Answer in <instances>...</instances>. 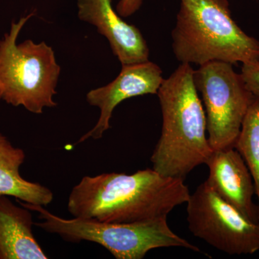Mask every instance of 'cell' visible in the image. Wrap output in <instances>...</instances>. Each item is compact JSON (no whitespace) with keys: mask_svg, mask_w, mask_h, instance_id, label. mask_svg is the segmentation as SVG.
Returning <instances> with one entry per match:
<instances>
[{"mask_svg":"<svg viewBox=\"0 0 259 259\" xmlns=\"http://www.w3.org/2000/svg\"><path fill=\"white\" fill-rule=\"evenodd\" d=\"M25 160L23 150L15 147L6 136L0 134V194L12 196L25 203L47 207L54 199V194L45 186L22 177L20 168Z\"/></svg>","mask_w":259,"mask_h":259,"instance_id":"12","label":"cell"},{"mask_svg":"<svg viewBox=\"0 0 259 259\" xmlns=\"http://www.w3.org/2000/svg\"><path fill=\"white\" fill-rule=\"evenodd\" d=\"M194 83L203 102L207 139L213 151L234 147L254 95L233 64L210 61L194 71Z\"/></svg>","mask_w":259,"mask_h":259,"instance_id":"6","label":"cell"},{"mask_svg":"<svg viewBox=\"0 0 259 259\" xmlns=\"http://www.w3.org/2000/svg\"><path fill=\"white\" fill-rule=\"evenodd\" d=\"M144 0H120L116 6V12L122 18H127L139 11Z\"/></svg>","mask_w":259,"mask_h":259,"instance_id":"15","label":"cell"},{"mask_svg":"<svg viewBox=\"0 0 259 259\" xmlns=\"http://www.w3.org/2000/svg\"><path fill=\"white\" fill-rule=\"evenodd\" d=\"M205 164L209 171L206 183L245 218L258 223V205L253 202L254 182L244 159L236 148L213 151Z\"/></svg>","mask_w":259,"mask_h":259,"instance_id":"9","label":"cell"},{"mask_svg":"<svg viewBox=\"0 0 259 259\" xmlns=\"http://www.w3.org/2000/svg\"><path fill=\"white\" fill-rule=\"evenodd\" d=\"M0 194V259H47L32 233L30 209Z\"/></svg>","mask_w":259,"mask_h":259,"instance_id":"11","label":"cell"},{"mask_svg":"<svg viewBox=\"0 0 259 259\" xmlns=\"http://www.w3.org/2000/svg\"><path fill=\"white\" fill-rule=\"evenodd\" d=\"M77 8L80 20L96 27L106 37L121 64L149 60V48L144 35L114 10L112 0H77Z\"/></svg>","mask_w":259,"mask_h":259,"instance_id":"10","label":"cell"},{"mask_svg":"<svg viewBox=\"0 0 259 259\" xmlns=\"http://www.w3.org/2000/svg\"><path fill=\"white\" fill-rule=\"evenodd\" d=\"M190 194L185 180L150 168L133 175L102 174L83 177L71 190L67 208L80 219L142 223L167 217L177 206L187 203Z\"/></svg>","mask_w":259,"mask_h":259,"instance_id":"1","label":"cell"},{"mask_svg":"<svg viewBox=\"0 0 259 259\" xmlns=\"http://www.w3.org/2000/svg\"><path fill=\"white\" fill-rule=\"evenodd\" d=\"M171 40L181 64L233 65L259 60L258 40L233 20L228 0H180Z\"/></svg>","mask_w":259,"mask_h":259,"instance_id":"3","label":"cell"},{"mask_svg":"<svg viewBox=\"0 0 259 259\" xmlns=\"http://www.w3.org/2000/svg\"><path fill=\"white\" fill-rule=\"evenodd\" d=\"M241 74L248 90L259 97V60L243 64Z\"/></svg>","mask_w":259,"mask_h":259,"instance_id":"14","label":"cell"},{"mask_svg":"<svg viewBox=\"0 0 259 259\" xmlns=\"http://www.w3.org/2000/svg\"><path fill=\"white\" fill-rule=\"evenodd\" d=\"M194 71L192 65L181 64L158 89L161 133L151 157L153 170L184 180L213 152Z\"/></svg>","mask_w":259,"mask_h":259,"instance_id":"2","label":"cell"},{"mask_svg":"<svg viewBox=\"0 0 259 259\" xmlns=\"http://www.w3.org/2000/svg\"><path fill=\"white\" fill-rule=\"evenodd\" d=\"M188 228L194 236L229 255L259 251V222L245 218L205 182L187 202Z\"/></svg>","mask_w":259,"mask_h":259,"instance_id":"7","label":"cell"},{"mask_svg":"<svg viewBox=\"0 0 259 259\" xmlns=\"http://www.w3.org/2000/svg\"><path fill=\"white\" fill-rule=\"evenodd\" d=\"M235 148L246 163L254 182L259 220V97H253L236 140Z\"/></svg>","mask_w":259,"mask_h":259,"instance_id":"13","label":"cell"},{"mask_svg":"<svg viewBox=\"0 0 259 259\" xmlns=\"http://www.w3.org/2000/svg\"><path fill=\"white\" fill-rule=\"evenodd\" d=\"M18 202L25 208L38 213L41 221L34 225L44 231L73 243H96L117 259H142L150 250L168 247L201 252L198 247L171 231L167 217L136 223H101L75 218L67 220L52 214L44 206L25 203L19 199Z\"/></svg>","mask_w":259,"mask_h":259,"instance_id":"5","label":"cell"},{"mask_svg":"<svg viewBox=\"0 0 259 259\" xmlns=\"http://www.w3.org/2000/svg\"><path fill=\"white\" fill-rule=\"evenodd\" d=\"M34 15L13 22L10 32L0 40V100L41 114L45 107L57 106L54 96L61 67L52 48L45 42L17 44L24 25Z\"/></svg>","mask_w":259,"mask_h":259,"instance_id":"4","label":"cell"},{"mask_svg":"<svg viewBox=\"0 0 259 259\" xmlns=\"http://www.w3.org/2000/svg\"><path fill=\"white\" fill-rule=\"evenodd\" d=\"M164 78L159 66L149 60L136 64L122 65L120 74L115 80L102 88L95 89L87 95L91 106L100 110L96 125L83 135L78 143L89 139H101L110 128V120L115 107L131 97L157 95Z\"/></svg>","mask_w":259,"mask_h":259,"instance_id":"8","label":"cell"}]
</instances>
